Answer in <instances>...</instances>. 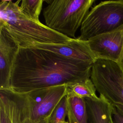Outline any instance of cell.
<instances>
[{"mask_svg":"<svg viewBox=\"0 0 123 123\" xmlns=\"http://www.w3.org/2000/svg\"><path fill=\"white\" fill-rule=\"evenodd\" d=\"M92 64L71 60L43 49L20 48L11 71L10 88L27 93L83 81L90 78Z\"/></svg>","mask_w":123,"mask_h":123,"instance_id":"obj_1","label":"cell"},{"mask_svg":"<svg viewBox=\"0 0 123 123\" xmlns=\"http://www.w3.org/2000/svg\"><path fill=\"white\" fill-rule=\"evenodd\" d=\"M21 1H0V27L8 30L20 48L39 44H64L73 39L31 18L20 8Z\"/></svg>","mask_w":123,"mask_h":123,"instance_id":"obj_2","label":"cell"},{"mask_svg":"<svg viewBox=\"0 0 123 123\" xmlns=\"http://www.w3.org/2000/svg\"><path fill=\"white\" fill-rule=\"evenodd\" d=\"M43 10L46 25L72 38L89 12L95 0H49Z\"/></svg>","mask_w":123,"mask_h":123,"instance_id":"obj_3","label":"cell"},{"mask_svg":"<svg viewBox=\"0 0 123 123\" xmlns=\"http://www.w3.org/2000/svg\"><path fill=\"white\" fill-rule=\"evenodd\" d=\"M123 26V0L101 1L92 7L80 27L78 39L87 41Z\"/></svg>","mask_w":123,"mask_h":123,"instance_id":"obj_4","label":"cell"},{"mask_svg":"<svg viewBox=\"0 0 123 123\" xmlns=\"http://www.w3.org/2000/svg\"><path fill=\"white\" fill-rule=\"evenodd\" d=\"M90 78L100 95L113 105H123V72L117 63L97 59L92 64Z\"/></svg>","mask_w":123,"mask_h":123,"instance_id":"obj_5","label":"cell"},{"mask_svg":"<svg viewBox=\"0 0 123 123\" xmlns=\"http://www.w3.org/2000/svg\"><path fill=\"white\" fill-rule=\"evenodd\" d=\"M50 118L33 121L26 93L11 89H0V123H50Z\"/></svg>","mask_w":123,"mask_h":123,"instance_id":"obj_6","label":"cell"},{"mask_svg":"<svg viewBox=\"0 0 123 123\" xmlns=\"http://www.w3.org/2000/svg\"><path fill=\"white\" fill-rule=\"evenodd\" d=\"M67 94V85L38 89L26 93L30 115L34 122L51 117L55 109Z\"/></svg>","mask_w":123,"mask_h":123,"instance_id":"obj_7","label":"cell"},{"mask_svg":"<svg viewBox=\"0 0 123 123\" xmlns=\"http://www.w3.org/2000/svg\"><path fill=\"white\" fill-rule=\"evenodd\" d=\"M87 42L96 59L111 61L117 63L123 48V26L94 37L87 40Z\"/></svg>","mask_w":123,"mask_h":123,"instance_id":"obj_8","label":"cell"},{"mask_svg":"<svg viewBox=\"0 0 123 123\" xmlns=\"http://www.w3.org/2000/svg\"><path fill=\"white\" fill-rule=\"evenodd\" d=\"M33 48L43 49L54 52L66 59L93 63L97 60L91 51L87 41L73 38L64 44H39Z\"/></svg>","mask_w":123,"mask_h":123,"instance_id":"obj_9","label":"cell"},{"mask_svg":"<svg viewBox=\"0 0 123 123\" xmlns=\"http://www.w3.org/2000/svg\"><path fill=\"white\" fill-rule=\"evenodd\" d=\"M19 49L8 30L0 27V89H11V71Z\"/></svg>","mask_w":123,"mask_h":123,"instance_id":"obj_10","label":"cell"},{"mask_svg":"<svg viewBox=\"0 0 123 123\" xmlns=\"http://www.w3.org/2000/svg\"><path fill=\"white\" fill-rule=\"evenodd\" d=\"M88 120L90 123H114V106L102 95L95 98H84Z\"/></svg>","mask_w":123,"mask_h":123,"instance_id":"obj_11","label":"cell"},{"mask_svg":"<svg viewBox=\"0 0 123 123\" xmlns=\"http://www.w3.org/2000/svg\"><path fill=\"white\" fill-rule=\"evenodd\" d=\"M67 117L68 123H88L86 103L84 98L67 94Z\"/></svg>","mask_w":123,"mask_h":123,"instance_id":"obj_12","label":"cell"},{"mask_svg":"<svg viewBox=\"0 0 123 123\" xmlns=\"http://www.w3.org/2000/svg\"><path fill=\"white\" fill-rule=\"evenodd\" d=\"M96 91L90 78L67 85V94L73 95L83 98L98 97Z\"/></svg>","mask_w":123,"mask_h":123,"instance_id":"obj_13","label":"cell"},{"mask_svg":"<svg viewBox=\"0 0 123 123\" xmlns=\"http://www.w3.org/2000/svg\"><path fill=\"white\" fill-rule=\"evenodd\" d=\"M44 0H22L20 8L33 19L39 22V16L42 9Z\"/></svg>","mask_w":123,"mask_h":123,"instance_id":"obj_14","label":"cell"},{"mask_svg":"<svg viewBox=\"0 0 123 123\" xmlns=\"http://www.w3.org/2000/svg\"><path fill=\"white\" fill-rule=\"evenodd\" d=\"M67 116V98L64 97L54 110L50 118V123H64Z\"/></svg>","mask_w":123,"mask_h":123,"instance_id":"obj_15","label":"cell"},{"mask_svg":"<svg viewBox=\"0 0 123 123\" xmlns=\"http://www.w3.org/2000/svg\"><path fill=\"white\" fill-rule=\"evenodd\" d=\"M113 120L114 123H123V115L119 113L115 107L113 112Z\"/></svg>","mask_w":123,"mask_h":123,"instance_id":"obj_16","label":"cell"},{"mask_svg":"<svg viewBox=\"0 0 123 123\" xmlns=\"http://www.w3.org/2000/svg\"><path fill=\"white\" fill-rule=\"evenodd\" d=\"M116 110L121 114L123 115V105L119 104H116L114 105Z\"/></svg>","mask_w":123,"mask_h":123,"instance_id":"obj_17","label":"cell"},{"mask_svg":"<svg viewBox=\"0 0 123 123\" xmlns=\"http://www.w3.org/2000/svg\"><path fill=\"white\" fill-rule=\"evenodd\" d=\"M117 64L119 65L120 68H121L122 71L123 72V50H122V54H121L119 61L117 63Z\"/></svg>","mask_w":123,"mask_h":123,"instance_id":"obj_18","label":"cell"},{"mask_svg":"<svg viewBox=\"0 0 123 123\" xmlns=\"http://www.w3.org/2000/svg\"><path fill=\"white\" fill-rule=\"evenodd\" d=\"M68 123V122H65V123Z\"/></svg>","mask_w":123,"mask_h":123,"instance_id":"obj_19","label":"cell"}]
</instances>
